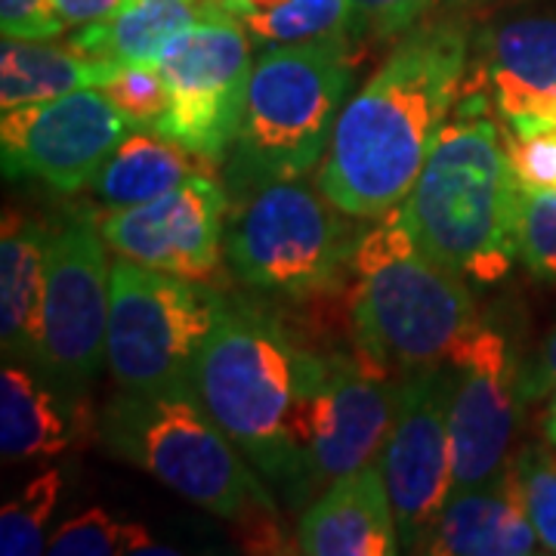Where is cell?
<instances>
[{"instance_id": "1", "label": "cell", "mask_w": 556, "mask_h": 556, "mask_svg": "<svg viewBox=\"0 0 556 556\" xmlns=\"http://www.w3.org/2000/svg\"><path fill=\"white\" fill-rule=\"evenodd\" d=\"M470 43L464 22H417L346 100L316 174L346 217L380 219L408 199L460 97Z\"/></svg>"}, {"instance_id": "2", "label": "cell", "mask_w": 556, "mask_h": 556, "mask_svg": "<svg viewBox=\"0 0 556 556\" xmlns=\"http://www.w3.org/2000/svg\"><path fill=\"white\" fill-rule=\"evenodd\" d=\"M325 358L298 350L269 316L226 303L189 380L201 402L269 482H303Z\"/></svg>"}, {"instance_id": "3", "label": "cell", "mask_w": 556, "mask_h": 556, "mask_svg": "<svg viewBox=\"0 0 556 556\" xmlns=\"http://www.w3.org/2000/svg\"><path fill=\"white\" fill-rule=\"evenodd\" d=\"M353 273L350 321L358 358L390 378L448 362L479 325L467 278L415 239L399 207L356 241Z\"/></svg>"}, {"instance_id": "4", "label": "cell", "mask_w": 556, "mask_h": 556, "mask_svg": "<svg viewBox=\"0 0 556 556\" xmlns=\"http://www.w3.org/2000/svg\"><path fill=\"white\" fill-rule=\"evenodd\" d=\"M519 195L501 124L467 109L464 118H448L399 217L433 257L489 285L519 260Z\"/></svg>"}, {"instance_id": "5", "label": "cell", "mask_w": 556, "mask_h": 556, "mask_svg": "<svg viewBox=\"0 0 556 556\" xmlns=\"http://www.w3.org/2000/svg\"><path fill=\"white\" fill-rule=\"evenodd\" d=\"M353 80L346 35L266 47L254 60L226 182L239 201L281 179L316 170Z\"/></svg>"}, {"instance_id": "6", "label": "cell", "mask_w": 556, "mask_h": 556, "mask_svg": "<svg viewBox=\"0 0 556 556\" xmlns=\"http://www.w3.org/2000/svg\"><path fill=\"white\" fill-rule=\"evenodd\" d=\"M100 445L214 517L239 522L273 504L257 467L226 437L192 380L159 390H121L97 417Z\"/></svg>"}, {"instance_id": "7", "label": "cell", "mask_w": 556, "mask_h": 556, "mask_svg": "<svg viewBox=\"0 0 556 556\" xmlns=\"http://www.w3.org/2000/svg\"><path fill=\"white\" fill-rule=\"evenodd\" d=\"M346 214L318 186L281 179L241 201L223 241L226 263L241 285L276 294H313L334 285L353 260Z\"/></svg>"}, {"instance_id": "8", "label": "cell", "mask_w": 556, "mask_h": 556, "mask_svg": "<svg viewBox=\"0 0 556 556\" xmlns=\"http://www.w3.org/2000/svg\"><path fill=\"white\" fill-rule=\"evenodd\" d=\"M226 300L199 278L112 260L105 362L121 390H159L189 380Z\"/></svg>"}, {"instance_id": "9", "label": "cell", "mask_w": 556, "mask_h": 556, "mask_svg": "<svg viewBox=\"0 0 556 556\" xmlns=\"http://www.w3.org/2000/svg\"><path fill=\"white\" fill-rule=\"evenodd\" d=\"M251 50L244 22L226 3L179 31L155 60L170 87L161 134L217 164L229 159L254 72Z\"/></svg>"}, {"instance_id": "10", "label": "cell", "mask_w": 556, "mask_h": 556, "mask_svg": "<svg viewBox=\"0 0 556 556\" xmlns=\"http://www.w3.org/2000/svg\"><path fill=\"white\" fill-rule=\"evenodd\" d=\"M112 313V260L90 217L50 226L38 368L68 387L97 378Z\"/></svg>"}, {"instance_id": "11", "label": "cell", "mask_w": 556, "mask_h": 556, "mask_svg": "<svg viewBox=\"0 0 556 556\" xmlns=\"http://www.w3.org/2000/svg\"><path fill=\"white\" fill-rule=\"evenodd\" d=\"M448 362L399 378L396 415L378 464L396 514L402 551L420 554L452 495Z\"/></svg>"}, {"instance_id": "12", "label": "cell", "mask_w": 556, "mask_h": 556, "mask_svg": "<svg viewBox=\"0 0 556 556\" xmlns=\"http://www.w3.org/2000/svg\"><path fill=\"white\" fill-rule=\"evenodd\" d=\"M452 492L482 485L510 464L522 415V365L492 325L470 328L448 356Z\"/></svg>"}, {"instance_id": "13", "label": "cell", "mask_w": 556, "mask_h": 556, "mask_svg": "<svg viewBox=\"0 0 556 556\" xmlns=\"http://www.w3.org/2000/svg\"><path fill=\"white\" fill-rule=\"evenodd\" d=\"M134 127L100 87L7 109L0 118V164L7 179H35L75 195L100 174Z\"/></svg>"}, {"instance_id": "14", "label": "cell", "mask_w": 556, "mask_h": 556, "mask_svg": "<svg viewBox=\"0 0 556 556\" xmlns=\"http://www.w3.org/2000/svg\"><path fill=\"white\" fill-rule=\"evenodd\" d=\"M226 189L214 177H195L179 189L137 207L102 211L100 232L115 257L139 266L204 278L223 251Z\"/></svg>"}, {"instance_id": "15", "label": "cell", "mask_w": 556, "mask_h": 556, "mask_svg": "<svg viewBox=\"0 0 556 556\" xmlns=\"http://www.w3.org/2000/svg\"><path fill=\"white\" fill-rule=\"evenodd\" d=\"M399 380L353 356H328L313 405L306 485L334 482L378 460L396 415Z\"/></svg>"}, {"instance_id": "16", "label": "cell", "mask_w": 556, "mask_h": 556, "mask_svg": "<svg viewBox=\"0 0 556 556\" xmlns=\"http://www.w3.org/2000/svg\"><path fill=\"white\" fill-rule=\"evenodd\" d=\"M495 118L556 112V20H519L485 28L470 43L460 97H477Z\"/></svg>"}, {"instance_id": "17", "label": "cell", "mask_w": 556, "mask_h": 556, "mask_svg": "<svg viewBox=\"0 0 556 556\" xmlns=\"http://www.w3.org/2000/svg\"><path fill=\"white\" fill-rule=\"evenodd\" d=\"M399 551L396 514L378 460L328 482L300 517L298 554L393 556Z\"/></svg>"}, {"instance_id": "18", "label": "cell", "mask_w": 556, "mask_h": 556, "mask_svg": "<svg viewBox=\"0 0 556 556\" xmlns=\"http://www.w3.org/2000/svg\"><path fill=\"white\" fill-rule=\"evenodd\" d=\"M541 547L514 457L482 485L452 492L420 554L526 556Z\"/></svg>"}, {"instance_id": "19", "label": "cell", "mask_w": 556, "mask_h": 556, "mask_svg": "<svg viewBox=\"0 0 556 556\" xmlns=\"http://www.w3.org/2000/svg\"><path fill=\"white\" fill-rule=\"evenodd\" d=\"M50 226L3 211L0 226V343L3 356L38 365Z\"/></svg>"}, {"instance_id": "20", "label": "cell", "mask_w": 556, "mask_h": 556, "mask_svg": "<svg viewBox=\"0 0 556 556\" xmlns=\"http://www.w3.org/2000/svg\"><path fill=\"white\" fill-rule=\"evenodd\" d=\"M217 161L204 159L159 130H130L87 186L102 211L137 207L195 177H214Z\"/></svg>"}, {"instance_id": "21", "label": "cell", "mask_w": 556, "mask_h": 556, "mask_svg": "<svg viewBox=\"0 0 556 556\" xmlns=\"http://www.w3.org/2000/svg\"><path fill=\"white\" fill-rule=\"evenodd\" d=\"M217 7L223 0H124L109 20L78 28L68 43L84 56L118 65L155 62L179 31Z\"/></svg>"}, {"instance_id": "22", "label": "cell", "mask_w": 556, "mask_h": 556, "mask_svg": "<svg viewBox=\"0 0 556 556\" xmlns=\"http://www.w3.org/2000/svg\"><path fill=\"white\" fill-rule=\"evenodd\" d=\"M78 439V415L62 396L35 378L22 362L0 371V455L31 460L68 452Z\"/></svg>"}, {"instance_id": "23", "label": "cell", "mask_w": 556, "mask_h": 556, "mask_svg": "<svg viewBox=\"0 0 556 556\" xmlns=\"http://www.w3.org/2000/svg\"><path fill=\"white\" fill-rule=\"evenodd\" d=\"M118 72V62L93 60L50 40L3 38L0 43V109L56 100L84 87H100Z\"/></svg>"}, {"instance_id": "24", "label": "cell", "mask_w": 556, "mask_h": 556, "mask_svg": "<svg viewBox=\"0 0 556 556\" xmlns=\"http://www.w3.org/2000/svg\"><path fill=\"white\" fill-rule=\"evenodd\" d=\"M241 22L263 50L334 38L353 28V0H281L273 10L244 16Z\"/></svg>"}, {"instance_id": "25", "label": "cell", "mask_w": 556, "mask_h": 556, "mask_svg": "<svg viewBox=\"0 0 556 556\" xmlns=\"http://www.w3.org/2000/svg\"><path fill=\"white\" fill-rule=\"evenodd\" d=\"M47 554L56 556H112V554H177L149 535L139 522H121L93 507L62 522L47 541Z\"/></svg>"}, {"instance_id": "26", "label": "cell", "mask_w": 556, "mask_h": 556, "mask_svg": "<svg viewBox=\"0 0 556 556\" xmlns=\"http://www.w3.org/2000/svg\"><path fill=\"white\" fill-rule=\"evenodd\" d=\"M62 495V473L47 470L35 477L20 495L0 510V554L35 556L47 554V522L56 514Z\"/></svg>"}, {"instance_id": "27", "label": "cell", "mask_w": 556, "mask_h": 556, "mask_svg": "<svg viewBox=\"0 0 556 556\" xmlns=\"http://www.w3.org/2000/svg\"><path fill=\"white\" fill-rule=\"evenodd\" d=\"M497 124L519 186L556 192V112H522Z\"/></svg>"}, {"instance_id": "28", "label": "cell", "mask_w": 556, "mask_h": 556, "mask_svg": "<svg viewBox=\"0 0 556 556\" xmlns=\"http://www.w3.org/2000/svg\"><path fill=\"white\" fill-rule=\"evenodd\" d=\"M100 90L134 130H159L170 115V87L155 62H127Z\"/></svg>"}, {"instance_id": "29", "label": "cell", "mask_w": 556, "mask_h": 556, "mask_svg": "<svg viewBox=\"0 0 556 556\" xmlns=\"http://www.w3.org/2000/svg\"><path fill=\"white\" fill-rule=\"evenodd\" d=\"M519 260L526 269L547 285H556V192L519 195L517 217Z\"/></svg>"}, {"instance_id": "30", "label": "cell", "mask_w": 556, "mask_h": 556, "mask_svg": "<svg viewBox=\"0 0 556 556\" xmlns=\"http://www.w3.org/2000/svg\"><path fill=\"white\" fill-rule=\"evenodd\" d=\"M514 464L538 541L547 554H556V452L547 445H526Z\"/></svg>"}, {"instance_id": "31", "label": "cell", "mask_w": 556, "mask_h": 556, "mask_svg": "<svg viewBox=\"0 0 556 556\" xmlns=\"http://www.w3.org/2000/svg\"><path fill=\"white\" fill-rule=\"evenodd\" d=\"M437 0H353V28L368 38H402Z\"/></svg>"}, {"instance_id": "32", "label": "cell", "mask_w": 556, "mask_h": 556, "mask_svg": "<svg viewBox=\"0 0 556 556\" xmlns=\"http://www.w3.org/2000/svg\"><path fill=\"white\" fill-rule=\"evenodd\" d=\"M0 31L3 38L53 40L65 28L53 13V0H0Z\"/></svg>"}, {"instance_id": "33", "label": "cell", "mask_w": 556, "mask_h": 556, "mask_svg": "<svg viewBox=\"0 0 556 556\" xmlns=\"http://www.w3.org/2000/svg\"><path fill=\"white\" fill-rule=\"evenodd\" d=\"M556 390V328L544 338L538 356L532 358L529 368H522V396L526 402L532 399H547Z\"/></svg>"}, {"instance_id": "34", "label": "cell", "mask_w": 556, "mask_h": 556, "mask_svg": "<svg viewBox=\"0 0 556 556\" xmlns=\"http://www.w3.org/2000/svg\"><path fill=\"white\" fill-rule=\"evenodd\" d=\"M124 0H53V13L60 16L62 28H87L97 22L109 20Z\"/></svg>"}, {"instance_id": "35", "label": "cell", "mask_w": 556, "mask_h": 556, "mask_svg": "<svg viewBox=\"0 0 556 556\" xmlns=\"http://www.w3.org/2000/svg\"><path fill=\"white\" fill-rule=\"evenodd\" d=\"M544 437L556 445V390L547 396V408H544Z\"/></svg>"}]
</instances>
